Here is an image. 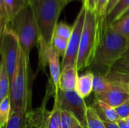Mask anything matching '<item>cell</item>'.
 <instances>
[{"instance_id":"cell-35","label":"cell","mask_w":129,"mask_h":128,"mask_svg":"<svg viewBox=\"0 0 129 128\" xmlns=\"http://www.w3.org/2000/svg\"><path fill=\"white\" fill-rule=\"evenodd\" d=\"M74 1H80V2H84V0H60V2H61L63 7H65L67 4H69V3H70L72 2H74Z\"/></svg>"},{"instance_id":"cell-39","label":"cell","mask_w":129,"mask_h":128,"mask_svg":"<svg viewBox=\"0 0 129 128\" xmlns=\"http://www.w3.org/2000/svg\"><path fill=\"white\" fill-rule=\"evenodd\" d=\"M129 17V7L127 8V10L122 14V15L121 16V17Z\"/></svg>"},{"instance_id":"cell-38","label":"cell","mask_w":129,"mask_h":128,"mask_svg":"<svg viewBox=\"0 0 129 128\" xmlns=\"http://www.w3.org/2000/svg\"><path fill=\"white\" fill-rule=\"evenodd\" d=\"M122 59L124 60H126V61H129V50H128L125 53V54L123 55V57H122Z\"/></svg>"},{"instance_id":"cell-2","label":"cell","mask_w":129,"mask_h":128,"mask_svg":"<svg viewBox=\"0 0 129 128\" xmlns=\"http://www.w3.org/2000/svg\"><path fill=\"white\" fill-rule=\"evenodd\" d=\"M63 8L60 0H36L32 6L38 29L39 70H45L48 51Z\"/></svg>"},{"instance_id":"cell-15","label":"cell","mask_w":129,"mask_h":128,"mask_svg":"<svg viewBox=\"0 0 129 128\" xmlns=\"http://www.w3.org/2000/svg\"><path fill=\"white\" fill-rule=\"evenodd\" d=\"M93 107L96 109L99 115H102V116H101V118L103 121L116 122V121L119 119L116 112L115 111V109L101 100L95 99Z\"/></svg>"},{"instance_id":"cell-37","label":"cell","mask_w":129,"mask_h":128,"mask_svg":"<svg viewBox=\"0 0 129 128\" xmlns=\"http://www.w3.org/2000/svg\"><path fill=\"white\" fill-rule=\"evenodd\" d=\"M23 1H24L26 5H29V6H31V7L33 5L34 2H36V0H23Z\"/></svg>"},{"instance_id":"cell-6","label":"cell","mask_w":129,"mask_h":128,"mask_svg":"<svg viewBox=\"0 0 129 128\" xmlns=\"http://www.w3.org/2000/svg\"><path fill=\"white\" fill-rule=\"evenodd\" d=\"M21 51L18 38L7 23L0 39V59L3 60L10 80V84L16 72Z\"/></svg>"},{"instance_id":"cell-13","label":"cell","mask_w":129,"mask_h":128,"mask_svg":"<svg viewBox=\"0 0 129 128\" xmlns=\"http://www.w3.org/2000/svg\"><path fill=\"white\" fill-rule=\"evenodd\" d=\"M94 75L90 72L79 77L76 91L83 99L88 97L93 91V81Z\"/></svg>"},{"instance_id":"cell-23","label":"cell","mask_w":129,"mask_h":128,"mask_svg":"<svg viewBox=\"0 0 129 128\" xmlns=\"http://www.w3.org/2000/svg\"><path fill=\"white\" fill-rule=\"evenodd\" d=\"M73 31V26H70L64 22L57 23L55 30L54 35H57L60 38H62L65 40L69 41Z\"/></svg>"},{"instance_id":"cell-8","label":"cell","mask_w":129,"mask_h":128,"mask_svg":"<svg viewBox=\"0 0 129 128\" xmlns=\"http://www.w3.org/2000/svg\"><path fill=\"white\" fill-rule=\"evenodd\" d=\"M85 14H86V8L82 4V6L73 25L72 34L68 41V46L66 54L62 60L61 68L66 66H76L79 45H80L81 35H82L84 23H85Z\"/></svg>"},{"instance_id":"cell-22","label":"cell","mask_w":129,"mask_h":128,"mask_svg":"<svg viewBox=\"0 0 129 128\" xmlns=\"http://www.w3.org/2000/svg\"><path fill=\"white\" fill-rule=\"evenodd\" d=\"M11 103L9 96L4 99L0 103V128L5 126L11 116Z\"/></svg>"},{"instance_id":"cell-42","label":"cell","mask_w":129,"mask_h":128,"mask_svg":"<svg viewBox=\"0 0 129 128\" xmlns=\"http://www.w3.org/2000/svg\"><path fill=\"white\" fill-rule=\"evenodd\" d=\"M128 50H129V45H128ZM128 50H127V51H128Z\"/></svg>"},{"instance_id":"cell-21","label":"cell","mask_w":129,"mask_h":128,"mask_svg":"<svg viewBox=\"0 0 129 128\" xmlns=\"http://www.w3.org/2000/svg\"><path fill=\"white\" fill-rule=\"evenodd\" d=\"M111 28L129 41V17H120L110 25Z\"/></svg>"},{"instance_id":"cell-30","label":"cell","mask_w":129,"mask_h":128,"mask_svg":"<svg viewBox=\"0 0 129 128\" xmlns=\"http://www.w3.org/2000/svg\"><path fill=\"white\" fill-rule=\"evenodd\" d=\"M120 0H109L108 3H107V10H106V15L107 14H109L113 9V8L119 2Z\"/></svg>"},{"instance_id":"cell-10","label":"cell","mask_w":129,"mask_h":128,"mask_svg":"<svg viewBox=\"0 0 129 128\" xmlns=\"http://www.w3.org/2000/svg\"><path fill=\"white\" fill-rule=\"evenodd\" d=\"M78 78V71L76 66H66L61 68L59 90L65 92L76 91Z\"/></svg>"},{"instance_id":"cell-31","label":"cell","mask_w":129,"mask_h":128,"mask_svg":"<svg viewBox=\"0 0 129 128\" xmlns=\"http://www.w3.org/2000/svg\"><path fill=\"white\" fill-rule=\"evenodd\" d=\"M6 23H7V20L4 17H0V39L2 38V33H3V31H4Z\"/></svg>"},{"instance_id":"cell-26","label":"cell","mask_w":129,"mask_h":128,"mask_svg":"<svg viewBox=\"0 0 129 128\" xmlns=\"http://www.w3.org/2000/svg\"><path fill=\"white\" fill-rule=\"evenodd\" d=\"M109 0H98L95 9V12L101 21H103L106 16V10Z\"/></svg>"},{"instance_id":"cell-4","label":"cell","mask_w":129,"mask_h":128,"mask_svg":"<svg viewBox=\"0 0 129 128\" xmlns=\"http://www.w3.org/2000/svg\"><path fill=\"white\" fill-rule=\"evenodd\" d=\"M8 23L18 38L26 63L30 66V52L38 45V29L32 7L26 5Z\"/></svg>"},{"instance_id":"cell-33","label":"cell","mask_w":129,"mask_h":128,"mask_svg":"<svg viewBox=\"0 0 129 128\" xmlns=\"http://www.w3.org/2000/svg\"><path fill=\"white\" fill-rule=\"evenodd\" d=\"M104 126L106 128H119L116 122H111V121H103Z\"/></svg>"},{"instance_id":"cell-12","label":"cell","mask_w":129,"mask_h":128,"mask_svg":"<svg viewBox=\"0 0 129 128\" xmlns=\"http://www.w3.org/2000/svg\"><path fill=\"white\" fill-rule=\"evenodd\" d=\"M62 109L58 98L54 96V106L51 111L48 112L45 128H62Z\"/></svg>"},{"instance_id":"cell-24","label":"cell","mask_w":129,"mask_h":128,"mask_svg":"<svg viewBox=\"0 0 129 128\" xmlns=\"http://www.w3.org/2000/svg\"><path fill=\"white\" fill-rule=\"evenodd\" d=\"M51 44H52V46L54 47V50L59 55V57H61L62 58H63V57L66 54L67 49L68 41L54 35Z\"/></svg>"},{"instance_id":"cell-20","label":"cell","mask_w":129,"mask_h":128,"mask_svg":"<svg viewBox=\"0 0 129 128\" xmlns=\"http://www.w3.org/2000/svg\"><path fill=\"white\" fill-rule=\"evenodd\" d=\"M86 121L88 128H106L103 120L93 106L87 107Z\"/></svg>"},{"instance_id":"cell-16","label":"cell","mask_w":129,"mask_h":128,"mask_svg":"<svg viewBox=\"0 0 129 128\" xmlns=\"http://www.w3.org/2000/svg\"><path fill=\"white\" fill-rule=\"evenodd\" d=\"M128 7L129 0H120L119 2L113 8V9L105 16L104 21L102 22L103 24L110 26L116 20L121 17L122 14L127 10Z\"/></svg>"},{"instance_id":"cell-5","label":"cell","mask_w":129,"mask_h":128,"mask_svg":"<svg viewBox=\"0 0 129 128\" xmlns=\"http://www.w3.org/2000/svg\"><path fill=\"white\" fill-rule=\"evenodd\" d=\"M101 22L95 11L86 9L84 26L81 35L78 57L76 63L77 71L88 68L97 49Z\"/></svg>"},{"instance_id":"cell-7","label":"cell","mask_w":129,"mask_h":128,"mask_svg":"<svg viewBox=\"0 0 129 128\" xmlns=\"http://www.w3.org/2000/svg\"><path fill=\"white\" fill-rule=\"evenodd\" d=\"M58 98L62 110L70 112L84 128H88L86 121L87 105L76 91L65 92L60 90L54 94ZM53 96V97H54Z\"/></svg>"},{"instance_id":"cell-18","label":"cell","mask_w":129,"mask_h":128,"mask_svg":"<svg viewBox=\"0 0 129 128\" xmlns=\"http://www.w3.org/2000/svg\"><path fill=\"white\" fill-rule=\"evenodd\" d=\"M10 80L6 70L5 65L2 60L0 59V103L9 96Z\"/></svg>"},{"instance_id":"cell-3","label":"cell","mask_w":129,"mask_h":128,"mask_svg":"<svg viewBox=\"0 0 129 128\" xmlns=\"http://www.w3.org/2000/svg\"><path fill=\"white\" fill-rule=\"evenodd\" d=\"M32 78L30 66L21 52L18 65L10 84L9 99L11 112L32 111Z\"/></svg>"},{"instance_id":"cell-40","label":"cell","mask_w":129,"mask_h":128,"mask_svg":"<svg viewBox=\"0 0 129 128\" xmlns=\"http://www.w3.org/2000/svg\"><path fill=\"white\" fill-rule=\"evenodd\" d=\"M125 120L126 123L128 124V127H129V118H125Z\"/></svg>"},{"instance_id":"cell-11","label":"cell","mask_w":129,"mask_h":128,"mask_svg":"<svg viewBox=\"0 0 129 128\" xmlns=\"http://www.w3.org/2000/svg\"><path fill=\"white\" fill-rule=\"evenodd\" d=\"M30 112L31 111L11 112L8 123L2 128H30Z\"/></svg>"},{"instance_id":"cell-1","label":"cell","mask_w":129,"mask_h":128,"mask_svg":"<svg viewBox=\"0 0 129 128\" xmlns=\"http://www.w3.org/2000/svg\"><path fill=\"white\" fill-rule=\"evenodd\" d=\"M99 39L94 59L88 66L94 75L107 77L113 66L120 60L128 48L129 41L115 32L110 26L101 21Z\"/></svg>"},{"instance_id":"cell-19","label":"cell","mask_w":129,"mask_h":128,"mask_svg":"<svg viewBox=\"0 0 129 128\" xmlns=\"http://www.w3.org/2000/svg\"><path fill=\"white\" fill-rule=\"evenodd\" d=\"M113 84V78L107 75V77L94 75L93 81V91L95 95L101 94L109 90Z\"/></svg>"},{"instance_id":"cell-28","label":"cell","mask_w":129,"mask_h":128,"mask_svg":"<svg viewBox=\"0 0 129 128\" xmlns=\"http://www.w3.org/2000/svg\"><path fill=\"white\" fill-rule=\"evenodd\" d=\"M62 128H75L73 123V116L67 111L62 110Z\"/></svg>"},{"instance_id":"cell-36","label":"cell","mask_w":129,"mask_h":128,"mask_svg":"<svg viewBox=\"0 0 129 128\" xmlns=\"http://www.w3.org/2000/svg\"><path fill=\"white\" fill-rule=\"evenodd\" d=\"M73 123H74V127H75V128H84L74 117H73Z\"/></svg>"},{"instance_id":"cell-25","label":"cell","mask_w":129,"mask_h":128,"mask_svg":"<svg viewBox=\"0 0 129 128\" xmlns=\"http://www.w3.org/2000/svg\"><path fill=\"white\" fill-rule=\"evenodd\" d=\"M111 72L129 76V61L121 59L113 66Z\"/></svg>"},{"instance_id":"cell-9","label":"cell","mask_w":129,"mask_h":128,"mask_svg":"<svg viewBox=\"0 0 129 128\" xmlns=\"http://www.w3.org/2000/svg\"><path fill=\"white\" fill-rule=\"evenodd\" d=\"M59 58V55L57 54L51 44V45L48 48L47 54V65H48L51 77L48 83L51 85L54 94H57L59 91V81L61 72V65L60 63Z\"/></svg>"},{"instance_id":"cell-41","label":"cell","mask_w":129,"mask_h":128,"mask_svg":"<svg viewBox=\"0 0 129 128\" xmlns=\"http://www.w3.org/2000/svg\"><path fill=\"white\" fill-rule=\"evenodd\" d=\"M127 84H128V88L129 89V76H128V80H127Z\"/></svg>"},{"instance_id":"cell-34","label":"cell","mask_w":129,"mask_h":128,"mask_svg":"<svg viewBox=\"0 0 129 128\" xmlns=\"http://www.w3.org/2000/svg\"><path fill=\"white\" fill-rule=\"evenodd\" d=\"M116 124H118V126L119 128H129L128 124L126 123L125 119H118L116 121Z\"/></svg>"},{"instance_id":"cell-27","label":"cell","mask_w":129,"mask_h":128,"mask_svg":"<svg viewBox=\"0 0 129 128\" xmlns=\"http://www.w3.org/2000/svg\"><path fill=\"white\" fill-rule=\"evenodd\" d=\"M114 109L120 119L129 118V100Z\"/></svg>"},{"instance_id":"cell-32","label":"cell","mask_w":129,"mask_h":128,"mask_svg":"<svg viewBox=\"0 0 129 128\" xmlns=\"http://www.w3.org/2000/svg\"><path fill=\"white\" fill-rule=\"evenodd\" d=\"M0 17H4L6 20V14H5V4L4 0H0Z\"/></svg>"},{"instance_id":"cell-14","label":"cell","mask_w":129,"mask_h":128,"mask_svg":"<svg viewBox=\"0 0 129 128\" xmlns=\"http://www.w3.org/2000/svg\"><path fill=\"white\" fill-rule=\"evenodd\" d=\"M48 100L44 99L42 106L36 110H32L30 112L31 127L30 128H45V124L48 112L46 109Z\"/></svg>"},{"instance_id":"cell-17","label":"cell","mask_w":129,"mask_h":128,"mask_svg":"<svg viewBox=\"0 0 129 128\" xmlns=\"http://www.w3.org/2000/svg\"><path fill=\"white\" fill-rule=\"evenodd\" d=\"M7 23H9L26 5L23 0H4Z\"/></svg>"},{"instance_id":"cell-29","label":"cell","mask_w":129,"mask_h":128,"mask_svg":"<svg viewBox=\"0 0 129 128\" xmlns=\"http://www.w3.org/2000/svg\"><path fill=\"white\" fill-rule=\"evenodd\" d=\"M98 0H84L82 4L85 6L86 9L91 11H95L97 3Z\"/></svg>"}]
</instances>
